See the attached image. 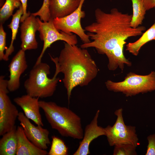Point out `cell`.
I'll list each match as a JSON object with an SVG mask.
<instances>
[{"mask_svg": "<svg viewBox=\"0 0 155 155\" xmlns=\"http://www.w3.org/2000/svg\"><path fill=\"white\" fill-rule=\"evenodd\" d=\"M22 5L20 0H6L0 9V24L3 25L13 15L14 10Z\"/></svg>", "mask_w": 155, "mask_h": 155, "instance_id": "obj_22", "label": "cell"}, {"mask_svg": "<svg viewBox=\"0 0 155 155\" xmlns=\"http://www.w3.org/2000/svg\"><path fill=\"white\" fill-rule=\"evenodd\" d=\"M50 66L42 62L34 65L30 71L28 77L25 81L24 86L27 94L34 97L44 98L52 96L60 80L59 77L48 75Z\"/></svg>", "mask_w": 155, "mask_h": 155, "instance_id": "obj_4", "label": "cell"}, {"mask_svg": "<svg viewBox=\"0 0 155 155\" xmlns=\"http://www.w3.org/2000/svg\"><path fill=\"white\" fill-rule=\"evenodd\" d=\"M7 80L0 76V135L11 130L15 126L19 112L12 102L8 94Z\"/></svg>", "mask_w": 155, "mask_h": 155, "instance_id": "obj_7", "label": "cell"}, {"mask_svg": "<svg viewBox=\"0 0 155 155\" xmlns=\"http://www.w3.org/2000/svg\"><path fill=\"white\" fill-rule=\"evenodd\" d=\"M21 2L22 6L23 9V13L20 19V22H23L24 20L30 14L29 11L27 12L28 0H20Z\"/></svg>", "mask_w": 155, "mask_h": 155, "instance_id": "obj_27", "label": "cell"}, {"mask_svg": "<svg viewBox=\"0 0 155 155\" xmlns=\"http://www.w3.org/2000/svg\"><path fill=\"white\" fill-rule=\"evenodd\" d=\"M68 149L64 141L60 138L53 136L48 155H67Z\"/></svg>", "mask_w": 155, "mask_h": 155, "instance_id": "obj_23", "label": "cell"}, {"mask_svg": "<svg viewBox=\"0 0 155 155\" xmlns=\"http://www.w3.org/2000/svg\"><path fill=\"white\" fill-rule=\"evenodd\" d=\"M16 129L15 125L11 130L2 136L0 140V155H16L17 147Z\"/></svg>", "mask_w": 155, "mask_h": 155, "instance_id": "obj_18", "label": "cell"}, {"mask_svg": "<svg viewBox=\"0 0 155 155\" xmlns=\"http://www.w3.org/2000/svg\"><path fill=\"white\" fill-rule=\"evenodd\" d=\"M49 0H44L43 2L44 3H47L48 2Z\"/></svg>", "mask_w": 155, "mask_h": 155, "instance_id": "obj_29", "label": "cell"}, {"mask_svg": "<svg viewBox=\"0 0 155 155\" xmlns=\"http://www.w3.org/2000/svg\"><path fill=\"white\" fill-rule=\"evenodd\" d=\"M148 145L146 155H155V134L148 135L147 138Z\"/></svg>", "mask_w": 155, "mask_h": 155, "instance_id": "obj_26", "label": "cell"}, {"mask_svg": "<svg viewBox=\"0 0 155 155\" xmlns=\"http://www.w3.org/2000/svg\"><path fill=\"white\" fill-rule=\"evenodd\" d=\"M105 84L110 91L122 92L127 96H134L155 90V72L152 71L144 75L130 72L123 81L114 82L108 80Z\"/></svg>", "mask_w": 155, "mask_h": 155, "instance_id": "obj_5", "label": "cell"}, {"mask_svg": "<svg viewBox=\"0 0 155 155\" xmlns=\"http://www.w3.org/2000/svg\"><path fill=\"white\" fill-rule=\"evenodd\" d=\"M39 98L27 94L15 98L13 101L21 107L27 118L37 125L43 126L44 125L40 111Z\"/></svg>", "mask_w": 155, "mask_h": 155, "instance_id": "obj_14", "label": "cell"}, {"mask_svg": "<svg viewBox=\"0 0 155 155\" xmlns=\"http://www.w3.org/2000/svg\"><path fill=\"white\" fill-rule=\"evenodd\" d=\"M31 14L22 22L20 27L21 49L26 50L36 49L38 43L36 33L38 31L40 24L37 18Z\"/></svg>", "mask_w": 155, "mask_h": 155, "instance_id": "obj_13", "label": "cell"}, {"mask_svg": "<svg viewBox=\"0 0 155 155\" xmlns=\"http://www.w3.org/2000/svg\"><path fill=\"white\" fill-rule=\"evenodd\" d=\"M154 8H155V7Z\"/></svg>", "mask_w": 155, "mask_h": 155, "instance_id": "obj_30", "label": "cell"}, {"mask_svg": "<svg viewBox=\"0 0 155 155\" xmlns=\"http://www.w3.org/2000/svg\"><path fill=\"white\" fill-rule=\"evenodd\" d=\"M132 3L133 14L131 22V26L136 28L142 23L146 10L143 0H131Z\"/></svg>", "mask_w": 155, "mask_h": 155, "instance_id": "obj_21", "label": "cell"}, {"mask_svg": "<svg viewBox=\"0 0 155 155\" xmlns=\"http://www.w3.org/2000/svg\"><path fill=\"white\" fill-rule=\"evenodd\" d=\"M17 119L28 139L38 148L46 150L51 143L49 131L42 126L33 124L22 112H19Z\"/></svg>", "mask_w": 155, "mask_h": 155, "instance_id": "obj_10", "label": "cell"}, {"mask_svg": "<svg viewBox=\"0 0 155 155\" xmlns=\"http://www.w3.org/2000/svg\"><path fill=\"white\" fill-rule=\"evenodd\" d=\"M100 110H98L90 123L85 128L82 140L73 155H87L90 154L89 146L95 139L102 135H106L105 129L98 124Z\"/></svg>", "mask_w": 155, "mask_h": 155, "instance_id": "obj_12", "label": "cell"}, {"mask_svg": "<svg viewBox=\"0 0 155 155\" xmlns=\"http://www.w3.org/2000/svg\"><path fill=\"white\" fill-rule=\"evenodd\" d=\"M28 66L25 51L21 49L13 57L8 65L9 75L7 88L9 92H13L19 89L21 76Z\"/></svg>", "mask_w": 155, "mask_h": 155, "instance_id": "obj_11", "label": "cell"}, {"mask_svg": "<svg viewBox=\"0 0 155 155\" xmlns=\"http://www.w3.org/2000/svg\"><path fill=\"white\" fill-rule=\"evenodd\" d=\"M155 40V20L152 25L137 40L126 45V50L133 55H138L141 48L147 43Z\"/></svg>", "mask_w": 155, "mask_h": 155, "instance_id": "obj_19", "label": "cell"}, {"mask_svg": "<svg viewBox=\"0 0 155 155\" xmlns=\"http://www.w3.org/2000/svg\"><path fill=\"white\" fill-rule=\"evenodd\" d=\"M123 111L121 108L115 111L114 114L117 117L116 121L113 126L108 125L104 128L105 136L110 146L120 144H128L137 147L139 143L136 127L125 124Z\"/></svg>", "mask_w": 155, "mask_h": 155, "instance_id": "obj_6", "label": "cell"}, {"mask_svg": "<svg viewBox=\"0 0 155 155\" xmlns=\"http://www.w3.org/2000/svg\"><path fill=\"white\" fill-rule=\"evenodd\" d=\"M6 33L5 31L3 25L0 26V60H4V51L7 49L6 47Z\"/></svg>", "mask_w": 155, "mask_h": 155, "instance_id": "obj_25", "label": "cell"}, {"mask_svg": "<svg viewBox=\"0 0 155 155\" xmlns=\"http://www.w3.org/2000/svg\"><path fill=\"white\" fill-rule=\"evenodd\" d=\"M113 155H136V147L128 144H120L114 146Z\"/></svg>", "mask_w": 155, "mask_h": 155, "instance_id": "obj_24", "label": "cell"}, {"mask_svg": "<svg viewBox=\"0 0 155 155\" xmlns=\"http://www.w3.org/2000/svg\"><path fill=\"white\" fill-rule=\"evenodd\" d=\"M125 40L124 39L120 40L106 56L108 60V67L110 70L114 71L119 67L123 71L125 64L129 66L131 65V62L126 59L123 53L124 46L126 43Z\"/></svg>", "mask_w": 155, "mask_h": 155, "instance_id": "obj_17", "label": "cell"}, {"mask_svg": "<svg viewBox=\"0 0 155 155\" xmlns=\"http://www.w3.org/2000/svg\"><path fill=\"white\" fill-rule=\"evenodd\" d=\"M40 24L38 31L41 40L43 41V48L35 64L42 62V59L46 49L55 42L62 40L71 45H76L78 39L75 34H69L61 31L59 32L55 26L53 19H51L48 22H43L37 18Z\"/></svg>", "mask_w": 155, "mask_h": 155, "instance_id": "obj_8", "label": "cell"}, {"mask_svg": "<svg viewBox=\"0 0 155 155\" xmlns=\"http://www.w3.org/2000/svg\"><path fill=\"white\" fill-rule=\"evenodd\" d=\"M39 104L53 129L63 137L78 140L82 139L84 131L81 119L75 113L53 102L39 100Z\"/></svg>", "mask_w": 155, "mask_h": 155, "instance_id": "obj_3", "label": "cell"}, {"mask_svg": "<svg viewBox=\"0 0 155 155\" xmlns=\"http://www.w3.org/2000/svg\"><path fill=\"white\" fill-rule=\"evenodd\" d=\"M51 19L61 18L74 11L78 7L81 0H49Z\"/></svg>", "mask_w": 155, "mask_h": 155, "instance_id": "obj_15", "label": "cell"}, {"mask_svg": "<svg viewBox=\"0 0 155 155\" xmlns=\"http://www.w3.org/2000/svg\"><path fill=\"white\" fill-rule=\"evenodd\" d=\"M17 147L16 155H46V150L40 149L31 142L27 138L22 127L18 126L16 129Z\"/></svg>", "mask_w": 155, "mask_h": 155, "instance_id": "obj_16", "label": "cell"}, {"mask_svg": "<svg viewBox=\"0 0 155 155\" xmlns=\"http://www.w3.org/2000/svg\"><path fill=\"white\" fill-rule=\"evenodd\" d=\"M23 13V9L21 5L16 11V13L12 16L11 21L10 24L8 25V28L11 30L12 36L10 44L5 51L4 59L5 61H7L9 60V56L14 51L13 42L16 39L20 19Z\"/></svg>", "mask_w": 155, "mask_h": 155, "instance_id": "obj_20", "label": "cell"}, {"mask_svg": "<svg viewBox=\"0 0 155 155\" xmlns=\"http://www.w3.org/2000/svg\"><path fill=\"white\" fill-rule=\"evenodd\" d=\"M50 56L55 67L53 76L61 73L63 75L62 81L69 102L75 88L88 85L97 75L96 65L86 49L65 42L58 57Z\"/></svg>", "mask_w": 155, "mask_h": 155, "instance_id": "obj_2", "label": "cell"}, {"mask_svg": "<svg viewBox=\"0 0 155 155\" xmlns=\"http://www.w3.org/2000/svg\"><path fill=\"white\" fill-rule=\"evenodd\" d=\"M95 20L84 30L91 40L80 45L82 48H94L99 54L107 56L122 39L142 35L146 28H134L131 26L132 15L123 13L116 8L106 12L98 8L94 12Z\"/></svg>", "mask_w": 155, "mask_h": 155, "instance_id": "obj_1", "label": "cell"}, {"mask_svg": "<svg viewBox=\"0 0 155 155\" xmlns=\"http://www.w3.org/2000/svg\"><path fill=\"white\" fill-rule=\"evenodd\" d=\"M143 1L146 11L155 7V0H143Z\"/></svg>", "mask_w": 155, "mask_h": 155, "instance_id": "obj_28", "label": "cell"}, {"mask_svg": "<svg viewBox=\"0 0 155 155\" xmlns=\"http://www.w3.org/2000/svg\"><path fill=\"white\" fill-rule=\"evenodd\" d=\"M85 0H81L80 4L73 13L65 17L57 18L53 20L54 25L56 28L66 33H74L77 35L83 43L90 42L91 40L85 30L81 26V19L85 17V11L82 9Z\"/></svg>", "mask_w": 155, "mask_h": 155, "instance_id": "obj_9", "label": "cell"}]
</instances>
